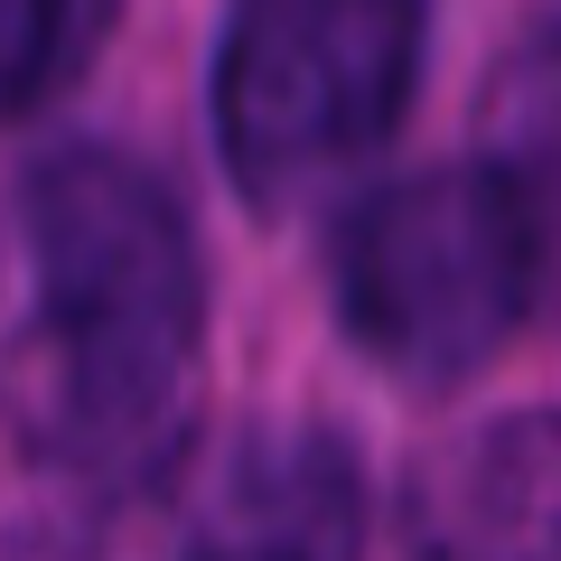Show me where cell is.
<instances>
[{
	"instance_id": "obj_1",
	"label": "cell",
	"mask_w": 561,
	"mask_h": 561,
	"mask_svg": "<svg viewBox=\"0 0 561 561\" xmlns=\"http://www.w3.org/2000/svg\"><path fill=\"white\" fill-rule=\"evenodd\" d=\"M206 262L179 197L113 150L0 187V431L76 478H140L187 440Z\"/></svg>"
},
{
	"instance_id": "obj_2",
	"label": "cell",
	"mask_w": 561,
	"mask_h": 561,
	"mask_svg": "<svg viewBox=\"0 0 561 561\" xmlns=\"http://www.w3.org/2000/svg\"><path fill=\"white\" fill-rule=\"evenodd\" d=\"M542 300V225L496 160L365 187L337 225V319L412 393L486 375Z\"/></svg>"
},
{
	"instance_id": "obj_3",
	"label": "cell",
	"mask_w": 561,
	"mask_h": 561,
	"mask_svg": "<svg viewBox=\"0 0 561 561\" xmlns=\"http://www.w3.org/2000/svg\"><path fill=\"white\" fill-rule=\"evenodd\" d=\"M421 84V0H243L225 20L206 122L253 206H290L375 160Z\"/></svg>"
},
{
	"instance_id": "obj_4",
	"label": "cell",
	"mask_w": 561,
	"mask_h": 561,
	"mask_svg": "<svg viewBox=\"0 0 561 561\" xmlns=\"http://www.w3.org/2000/svg\"><path fill=\"white\" fill-rule=\"evenodd\" d=\"M84 561H365V478L309 421H243L113 478Z\"/></svg>"
},
{
	"instance_id": "obj_5",
	"label": "cell",
	"mask_w": 561,
	"mask_h": 561,
	"mask_svg": "<svg viewBox=\"0 0 561 561\" xmlns=\"http://www.w3.org/2000/svg\"><path fill=\"white\" fill-rule=\"evenodd\" d=\"M421 561H561V412H486L449 431L402 486Z\"/></svg>"
},
{
	"instance_id": "obj_6",
	"label": "cell",
	"mask_w": 561,
	"mask_h": 561,
	"mask_svg": "<svg viewBox=\"0 0 561 561\" xmlns=\"http://www.w3.org/2000/svg\"><path fill=\"white\" fill-rule=\"evenodd\" d=\"M113 0H0V122H28L84 76Z\"/></svg>"
}]
</instances>
